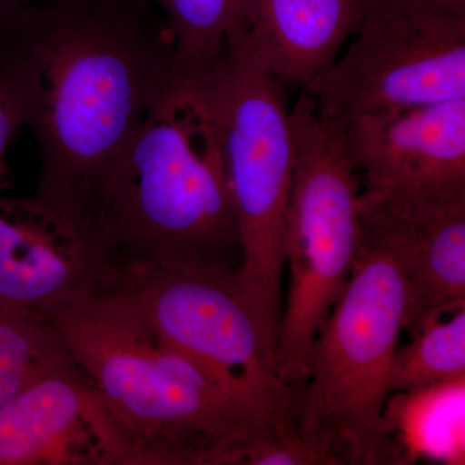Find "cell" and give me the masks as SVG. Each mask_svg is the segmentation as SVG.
<instances>
[{
  "label": "cell",
  "instance_id": "obj_1",
  "mask_svg": "<svg viewBox=\"0 0 465 465\" xmlns=\"http://www.w3.org/2000/svg\"><path fill=\"white\" fill-rule=\"evenodd\" d=\"M0 63L41 153L36 192L84 208L183 65L146 0H52L0 25Z\"/></svg>",
  "mask_w": 465,
  "mask_h": 465
},
{
  "label": "cell",
  "instance_id": "obj_2",
  "mask_svg": "<svg viewBox=\"0 0 465 465\" xmlns=\"http://www.w3.org/2000/svg\"><path fill=\"white\" fill-rule=\"evenodd\" d=\"M119 268L240 266L237 216L202 73L183 66L84 202Z\"/></svg>",
  "mask_w": 465,
  "mask_h": 465
},
{
  "label": "cell",
  "instance_id": "obj_3",
  "mask_svg": "<svg viewBox=\"0 0 465 465\" xmlns=\"http://www.w3.org/2000/svg\"><path fill=\"white\" fill-rule=\"evenodd\" d=\"M48 322L130 440L136 465H217L273 412L232 399L118 287L67 305Z\"/></svg>",
  "mask_w": 465,
  "mask_h": 465
},
{
  "label": "cell",
  "instance_id": "obj_4",
  "mask_svg": "<svg viewBox=\"0 0 465 465\" xmlns=\"http://www.w3.org/2000/svg\"><path fill=\"white\" fill-rule=\"evenodd\" d=\"M361 224L351 277L312 344L304 381L290 388L289 414L341 465H382L399 459L387 410L410 286L396 238L363 213Z\"/></svg>",
  "mask_w": 465,
  "mask_h": 465
},
{
  "label": "cell",
  "instance_id": "obj_5",
  "mask_svg": "<svg viewBox=\"0 0 465 465\" xmlns=\"http://www.w3.org/2000/svg\"><path fill=\"white\" fill-rule=\"evenodd\" d=\"M292 179L283 225L289 286L275 345L278 381H304L312 344L341 298L360 249L361 186L338 128L302 94L291 109Z\"/></svg>",
  "mask_w": 465,
  "mask_h": 465
},
{
  "label": "cell",
  "instance_id": "obj_6",
  "mask_svg": "<svg viewBox=\"0 0 465 465\" xmlns=\"http://www.w3.org/2000/svg\"><path fill=\"white\" fill-rule=\"evenodd\" d=\"M202 78L237 216L238 277L275 356L283 300L284 213L293 167L291 109L283 85L234 52L225 50Z\"/></svg>",
  "mask_w": 465,
  "mask_h": 465
},
{
  "label": "cell",
  "instance_id": "obj_7",
  "mask_svg": "<svg viewBox=\"0 0 465 465\" xmlns=\"http://www.w3.org/2000/svg\"><path fill=\"white\" fill-rule=\"evenodd\" d=\"M119 290L174 351L242 405L275 411L289 399L274 354L242 290L238 266L140 262L124 266Z\"/></svg>",
  "mask_w": 465,
  "mask_h": 465
},
{
  "label": "cell",
  "instance_id": "obj_8",
  "mask_svg": "<svg viewBox=\"0 0 465 465\" xmlns=\"http://www.w3.org/2000/svg\"><path fill=\"white\" fill-rule=\"evenodd\" d=\"M341 125L465 97V18L370 3L342 56L304 91Z\"/></svg>",
  "mask_w": 465,
  "mask_h": 465
},
{
  "label": "cell",
  "instance_id": "obj_9",
  "mask_svg": "<svg viewBox=\"0 0 465 465\" xmlns=\"http://www.w3.org/2000/svg\"><path fill=\"white\" fill-rule=\"evenodd\" d=\"M121 268L84 208L0 194V305L47 320L118 284Z\"/></svg>",
  "mask_w": 465,
  "mask_h": 465
},
{
  "label": "cell",
  "instance_id": "obj_10",
  "mask_svg": "<svg viewBox=\"0 0 465 465\" xmlns=\"http://www.w3.org/2000/svg\"><path fill=\"white\" fill-rule=\"evenodd\" d=\"M0 465H136L133 446L74 361L0 410Z\"/></svg>",
  "mask_w": 465,
  "mask_h": 465
},
{
  "label": "cell",
  "instance_id": "obj_11",
  "mask_svg": "<svg viewBox=\"0 0 465 465\" xmlns=\"http://www.w3.org/2000/svg\"><path fill=\"white\" fill-rule=\"evenodd\" d=\"M360 210L391 232L410 286L407 333L465 308V182L361 189Z\"/></svg>",
  "mask_w": 465,
  "mask_h": 465
},
{
  "label": "cell",
  "instance_id": "obj_12",
  "mask_svg": "<svg viewBox=\"0 0 465 465\" xmlns=\"http://www.w3.org/2000/svg\"><path fill=\"white\" fill-rule=\"evenodd\" d=\"M335 127L365 186L465 182V97L360 116Z\"/></svg>",
  "mask_w": 465,
  "mask_h": 465
},
{
  "label": "cell",
  "instance_id": "obj_13",
  "mask_svg": "<svg viewBox=\"0 0 465 465\" xmlns=\"http://www.w3.org/2000/svg\"><path fill=\"white\" fill-rule=\"evenodd\" d=\"M369 0H241L225 50L280 82L308 85L356 34Z\"/></svg>",
  "mask_w": 465,
  "mask_h": 465
},
{
  "label": "cell",
  "instance_id": "obj_14",
  "mask_svg": "<svg viewBox=\"0 0 465 465\" xmlns=\"http://www.w3.org/2000/svg\"><path fill=\"white\" fill-rule=\"evenodd\" d=\"M465 381V308L436 318L410 333L397 349L390 394L411 396Z\"/></svg>",
  "mask_w": 465,
  "mask_h": 465
},
{
  "label": "cell",
  "instance_id": "obj_15",
  "mask_svg": "<svg viewBox=\"0 0 465 465\" xmlns=\"http://www.w3.org/2000/svg\"><path fill=\"white\" fill-rule=\"evenodd\" d=\"M72 361L47 320L0 305V410L39 376Z\"/></svg>",
  "mask_w": 465,
  "mask_h": 465
},
{
  "label": "cell",
  "instance_id": "obj_16",
  "mask_svg": "<svg viewBox=\"0 0 465 465\" xmlns=\"http://www.w3.org/2000/svg\"><path fill=\"white\" fill-rule=\"evenodd\" d=\"M158 9L180 64L194 72L215 65L225 54L241 0H146Z\"/></svg>",
  "mask_w": 465,
  "mask_h": 465
},
{
  "label": "cell",
  "instance_id": "obj_17",
  "mask_svg": "<svg viewBox=\"0 0 465 465\" xmlns=\"http://www.w3.org/2000/svg\"><path fill=\"white\" fill-rule=\"evenodd\" d=\"M219 465H341V461L323 440L292 423L287 402L232 443Z\"/></svg>",
  "mask_w": 465,
  "mask_h": 465
},
{
  "label": "cell",
  "instance_id": "obj_18",
  "mask_svg": "<svg viewBox=\"0 0 465 465\" xmlns=\"http://www.w3.org/2000/svg\"><path fill=\"white\" fill-rule=\"evenodd\" d=\"M25 127L23 109L0 63V194H5L12 183L7 164L9 149Z\"/></svg>",
  "mask_w": 465,
  "mask_h": 465
},
{
  "label": "cell",
  "instance_id": "obj_19",
  "mask_svg": "<svg viewBox=\"0 0 465 465\" xmlns=\"http://www.w3.org/2000/svg\"><path fill=\"white\" fill-rule=\"evenodd\" d=\"M370 3H388L412 11L465 18V0H369Z\"/></svg>",
  "mask_w": 465,
  "mask_h": 465
},
{
  "label": "cell",
  "instance_id": "obj_20",
  "mask_svg": "<svg viewBox=\"0 0 465 465\" xmlns=\"http://www.w3.org/2000/svg\"><path fill=\"white\" fill-rule=\"evenodd\" d=\"M52 0H0V25L15 15L35 5H45Z\"/></svg>",
  "mask_w": 465,
  "mask_h": 465
}]
</instances>
